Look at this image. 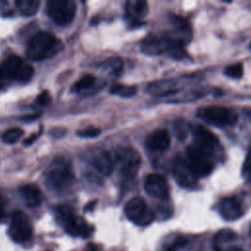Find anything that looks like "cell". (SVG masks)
Returning <instances> with one entry per match:
<instances>
[{"label":"cell","instance_id":"1","mask_svg":"<svg viewBox=\"0 0 251 251\" xmlns=\"http://www.w3.org/2000/svg\"><path fill=\"white\" fill-rule=\"evenodd\" d=\"M63 45L52 33L40 31L33 35L26 47V55L32 61H41L57 54Z\"/></svg>","mask_w":251,"mask_h":251},{"label":"cell","instance_id":"2","mask_svg":"<svg viewBox=\"0 0 251 251\" xmlns=\"http://www.w3.org/2000/svg\"><path fill=\"white\" fill-rule=\"evenodd\" d=\"M75 180V174L71 164L62 158L54 160L45 172L47 186L57 192L68 189Z\"/></svg>","mask_w":251,"mask_h":251},{"label":"cell","instance_id":"3","mask_svg":"<svg viewBox=\"0 0 251 251\" xmlns=\"http://www.w3.org/2000/svg\"><path fill=\"white\" fill-rule=\"evenodd\" d=\"M33 75V68L16 55L7 57L0 65V77L26 82Z\"/></svg>","mask_w":251,"mask_h":251},{"label":"cell","instance_id":"4","mask_svg":"<svg viewBox=\"0 0 251 251\" xmlns=\"http://www.w3.org/2000/svg\"><path fill=\"white\" fill-rule=\"evenodd\" d=\"M197 116L204 122L219 127H225L234 125L237 122V114L224 106H205L197 111Z\"/></svg>","mask_w":251,"mask_h":251},{"label":"cell","instance_id":"5","mask_svg":"<svg viewBox=\"0 0 251 251\" xmlns=\"http://www.w3.org/2000/svg\"><path fill=\"white\" fill-rule=\"evenodd\" d=\"M114 162L124 176L133 177L140 168L141 158L132 147L122 146L116 149Z\"/></svg>","mask_w":251,"mask_h":251},{"label":"cell","instance_id":"6","mask_svg":"<svg viewBox=\"0 0 251 251\" xmlns=\"http://www.w3.org/2000/svg\"><path fill=\"white\" fill-rule=\"evenodd\" d=\"M187 162L197 177L206 176L214 170V157L194 143L187 147Z\"/></svg>","mask_w":251,"mask_h":251},{"label":"cell","instance_id":"7","mask_svg":"<svg viewBox=\"0 0 251 251\" xmlns=\"http://www.w3.org/2000/svg\"><path fill=\"white\" fill-rule=\"evenodd\" d=\"M125 213L129 221L141 226L150 225L155 219L154 212L141 197L129 199L125 206Z\"/></svg>","mask_w":251,"mask_h":251},{"label":"cell","instance_id":"8","mask_svg":"<svg viewBox=\"0 0 251 251\" xmlns=\"http://www.w3.org/2000/svg\"><path fill=\"white\" fill-rule=\"evenodd\" d=\"M75 12L76 5L73 0L47 1V13L57 25H69L74 20Z\"/></svg>","mask_w":251,"mask_h":251},{"label":"cell","instance_id":"9","mask_svg":"<svg viewBox=\"0 0 251 251\" xmlns=\"http://www.w3.org/2000/svg\"><path fill=\"white\" fill-rule=\"evenodd\" d=\"M9 234L11 238L18 243L27 241L31 237L32 226L25 213L20 210H16L13 213Z\"/></svg>","mask_w":251,"mask_h":251},{"label":"cell","instance_id":"10","mask_svg":"<svg viewBox=\"0 0 251 251\" xmlns=\"http://www.w3.org/2000/svg\"><path fill=\"white\" fill-rule=\"evenodd\" d=\"M58 216L69 234L73 236L86 237L91 233V228L87 223L83 219L74 215L69 208H59Z\"/></svg>","mask_w":251,"mask_h":251},{"label":"cell","instance_id":"11","mask_svg":"<svg viewBox=\"0 0 251 251\" xmlns=\"http://www.w3.org/2000/svg\"><path fill=\"white\" fill-rule=\"evenodd\" d=\"M173 175L178 185L186 188H191L196 185L197 176L190 168L187 159L177 155L173 165Z\"/></svg>","mask_w":251,"mask_h":251},{"label":"cell","instance_id":"12","mask_svg":"<svg viewBox=\"0 0 251 251\" xmlns=\"http://www.w3.org/2000/svg\"><path fill=\"white\" fill-rule=\"evenodd\" d=\"M192 143L215 157L216 153L219 151L220 148V143L216 135H214L209 129L201 126H197L192 128Z\"/></svg>","mask_w":251,"mask_h":251},{"label":"cell","instance_id":"13","mask_svg":"<svg viewBox=\"0 0 251 251\" xmlns=\"http://www.w3.org/2000/svg\"><path fill=\"white\" fill-rule=\"evenodd\" d=\"M144 189L148 195L158 199L169 197V184L166 178L158 174H151L145 177Z\"/></svg>","mask_w":251,"mask_h":251},{"label":"cell","instance_id":"14","mask_svg":"<svg viewBox=\"0 0 251 251\" xmlns=\"http://www.w3.org/2000/svg\"><path fill=\"white\" fill-rule=\"evenodd\" d=\"M170 37L168 34L148 35L141 42V51L147 55H160L168 52Z\"/></svg>","mask_w":251,"mask_h":251},{"label":"cell","instance_id":"15","mask_svg":"<svg viewBox=\"0 0 251 251\" xmlns=\"http://www.w3.org/2000/svg\"><path fill=\"white\" fill-rule=\"evenodd\" d=\"M221 216L226 221H234L243 215V208L240 200L235 196L225 197L219 205Z\"/></svg>","mask_w":251,"mask_h":251},{"label":"cell","instance_id":"16","mask_svg":"<svg viewBox=\"0 0 251 251\" xmlns=\"http://www.w3.org/2000/svg\"><path fill=\"white\" fill-rule=\"evenodd\" d=\"M237 238V234L232 229H222L214 237L215 251H243L239 245L232 244Z\"/></svg>","mask_w":251,"mask_h":251},{"label":"cell","instance_id":"17","mask_svg":"<svg viewBox=\"0 0 251 251\" xmlns=\"http://www.w3.org/2000/svg\"><path fill=\"white\" fill-rule=\"evenodd\" d=\"M171 137L167 129L158 128L146 137V146L153 150L163 152L170 147Z\"/></svg>","mask_w":251,"mask_h":251},{"label":"cell","instance_id":"18","mask_svg":"<svg viewBox=\"0 0 251 251\" xmlns=\"http://www.w3.org/2000/svg\"><path fill=\"white\" fill-rule=\"evenodd\" d=\"M20 194L25 204L28 207H36L42 202V193L39 187L35 184L28 183L21 186Z\"/></svg>","mask_w":251,"mask_h":251},{"label":"cell","instance_id":"19","mask_svg":"<svg viewBox=\"0 0 251 251\" xmlns=\"http://www.w3.org/2000/svg\"><path fill=\"white\" fill-rule=\"evenodd\" d=\"M126 16L131 20V24H140L141 19L148 13V5L142 0L128 1L126 5Z\"/></svg>","mask_w":251,"mask_h":251},{"label":"cell","instance_id":"20","mask_svg":"<svg viewBox=\"0 0 251 251\" xmlns=\"http://www.w3.org/2000/svg\"><path fill=\"white\" fill-rule=\"evenodd\" d=\"M115 162L107 151L99 152L92 160V166L94 169L103 176H109L113 172Z\"/></svg>","mask_w":251,"mask_h":251},{"label":"cell","instance_id":"21","mask_svg":"<svg viewBox=\"0 0 251 251\" xmlns=\"http://www.w3.org/2000/svg\"><path fill=\"white\" fill-rule=\"evenodd\" d=\"M147 90L152 95L164 96L173 94L177 91L176 87V81L173 79H163L150 83L147 87Z\"/></svg>","mask_w":251,"mask_h":251},{"label":"cell","instance_id":"22","mask_svg":"<svg viewBox=\"0 0 251 251\" xmlns=\"http://www.w3.org/2000/svg\"><path fill=\"white\" fill-rule=\"evenodd\" d=\"M16 5L23 15L30 17L38 11L40 1H38V0H17Z\"/></svg>","mask_w":251,"mask_h":251},{"label":"cell","instance_id":"23","mask_svg":"<svg viewBox=\"0 0 251 251\" xmlns=\"http://www.w3.org/2000/svg\"><path fill=\"white\" fill-rule=\"evenodd\" d=\"M95 76L93 75H90V74H87V75H84L83 76H81L78 80H76L73 85H72V88L71 90L75 93H77V92H81L83 90H86L90 87H92L95 83Z\"/></svg>","mask_w":251,"mask_h":251},{"label":"cell","instance_id":"24","mask_svg":"<svg viewBox=\"0 0 251 251\" xmlns=\"http://www.w3.org/2000/svg\"><path fill=\"white\" fill-rule=\"evenodd\" d=\"M111 93L115 95H119L122 97H131L136 93V87L132 85H125L121 83H116L111 87Z\"/></svg>","mask_w":251,"mask_h":251},{"label":"cell","instance_id":"25","mask_svg":"<svg viewBox=\"0 0 251 251\" xmlns=\"http://www.w3.org/2000/svg\"><path fill=\"white\" fill-rule=\"evenodd\" d=\"M104 69L109 72L111 75H117L122 73L123 70V61L120 58H111L103 63Z\"/></svg>","mask_w":251,"mask_h":251},{"label":"cell","instance_id":"26","mask_svg":"<svg viewBox=\"0 0 251 251\" xmlns=\"http://www.w3.org/2000/svg\"><path fill=\"white\" fill-rule=\"evenodd\" d=\"M24 131L22 128L20 127H12V128H9L7 129L4 133H3V136H2V139L5 143H8V144H13V143H16L23 135Z\"/></svg>","mask_w":251,"mask_h":251},{"label":"cell","instance_id":"27","mask_svg":"<svg viewBox=\"0 0 251 251\" xmlns=\"http://www.w3.org/2000/svg\"><path fill=\"white\" fill-rule=\"evenodd\" d=\"M174 129L176 132V135L178 139L183 140L188 133V125L183 120H176L174 125Z\"/></svg>","mask_w":251,"mask_h":251},{"label":"cell","instance_id":"28","mask_svg":"<svg viewBox=\"0 0 251 251\" xmlns=\"http://www.w3.org/2000/svg\"><path fill=\"white\" fill-rule=\"evenodd\" d=\"M224 74L231 78H240L243 75V67L241 64H233L226 67Z\"/></svg>","mask_w":251,"mask_h":251},{"label":"cell","instance_id":"29","mask_svg":"<svg viewBox=\"0 0 251 251\" xmlns=\"http://www.w3.org/2000/svg\"><path fill=\"white\" fill-rule=\"evenodd\" d=\"M76 134L79 137H83V138H94L100 134V129L98 127L89 126L83 129L77 130Z\"/></svg>","mask_w":251,"mask_h":251},{"label":"cell","instance_id":"30","mask_svg":"<svg viewBox=\"0 0 251 251\" xmlns=\"http://www.w3.org/2000/svg\"><path fill=\"white\" fill-rule=\"evenodd\" d=\"M50 101H51V97L47 90L40 92L39 95L36 97V103L40 106H45V105L49 104Z\"/></svg>","mask_w":251,"mask_h":251},{"label":"cell","instance_id":"31","mask_svg":"<svg viewBox=\"0 0 251 251\" xmlns=\"http://www.w3.org/2000/svg\"><path fill=\"white\" fill-rule=\"evenodd\" d=\"M243 176L248 179L251 180V154H249L244 162L243 165Z\"/></svg>","mask_w":251,"mask_h":251},{"label":"cell","instance_id":"32","mask_svg":"<svg viewBox=\"0 0 251 251\" xmlns=\"http://www.w3.org/2000/svg\"><path fill=\"white\" fill-rule=\"evenodd\" d=\"M41 132H42V128H40L37 132H33V133L30 134L27 138L25 139L24 144H25V145H30V144H32L35 140H37V138L40 136Z\"/></svg>","mask_w":251,"mask_h":251},{"label":"cell","instance_id":"33","mask_svg":"<svg viewBox=\"0 0 251 251\" xmlns=\"http://www.w3.org/2000/svg\"><path fill=\"white\" fill-rule=\"evenodd\" d=\"M83 251H98V250H97V246L95 244L89 243V244L86 245V247Z\"/></svg>","mask_w":251,"mask_h":251},{"label":"cell","instance_id":"34","mask_svg":"<svg viewBox=\"0 0 251 251\" xmlns=\"http://www.w3.org/2000/svg\"><path fill=\"white\" fill-rule=\"evenodd\" d=\"M4 203H3V200H2V197L0 196V220L3 218L4 216Z\"/></svg>","mask_w":251,"mask_h":251},{"label":"cell","instance_id":"35","mask_svg":"<svg viewBox=\"0 0 251 251\" xmlns=\"http://www.w3.org/2000/svg\"><path fill=\"white\" fill-rule=\"evenodd\" d=\"M250 235H251V225H250Z\"/></svg>","mask_w":251,"mask_h":251},{"label":"cell","instance_id":"36","mask_svg":"<svg viewBox=\"0 0 251 251\" xmlns=\"http://www.w3.org/2000/svg\"><path fill=\"white\" fill-rule=\"evenodd\" d=\"M250 49H251V43H250Z\"/></svg>","mask_w":251,"mask_h":251},{"label":"cell","instance_id":"37","mask_svg":"<svg viewBox=\"0 0 251 251\" xmlns=\"http://www.w3.org/2000/svg\"><path fill=\"white\" fill-rule=\"evenodd\" d=\"M250 181H251V180H250Z\"/></svg>","mask_w":251,"mask_h":251}]
</instances>
